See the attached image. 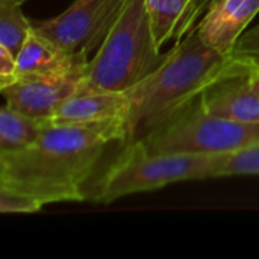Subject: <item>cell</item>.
<instances>
[{
	"mask_svg": "<svg viewBox=\"0 0 259 259\" xmlns=\"http://www.w3.org/2000/svg\"><path fill=\"white\" fill-rule=\"evenodd\" d=\"M140 141L150 153H231L259 143V123H240L212 115L196 99Z\"/></svg>",
	"mask_w": 259,
	"mask_h": 259,
	"instance_id": "obj_5",
	"label": "cell"
},
{
	"mask_svg": "<svg viewBox=\"0 0 259 259\" xmlns=\"http://www.w3.org/2000/svg\"><path fill=\"white\" fill-rule=\"evenodd\" d=\"M232 56L235 59L259 58V26L246 30L237 41Z\"/></svg>",
	"mask_w": 259,
	"mask_h": 259,
	"instance_id": "obj_17",
	"label": "cell"
},
{
	"mask_svg": "<svg viewBox=\"0 0 259 259\" xmlns=\"http://www.w3.org/2000/svg\"><path fill=\"white\" fill-rule=\"evenodd\" d=\"M121 124L71 126L49 123L38 140L26 149L0 153V190L33 199L39 205L82 202L85 182L91 178L103 149L124 143Z\"/></svg>",
	"mask_w": 259,
	"mask_h": 259,
	"instance_id": "obj_1",
	"label": "cell"
},
{
	"mask_svg": "<svg viewBox=\"0 0 259 259\" xmlns=\"http://www.w3.org/2000/svg\"><path fill=\"white\" fill-rule=\"evenodd\" d=\"M259 12V0H212L196 30L208 47L232 56L234 47Z\"/></svg>",
	"mask_w": 259,
	"mask_h": 259,
	"instance_id": "obj_9",
	"label": "cell"
},
{
	"mask_svg": "<svg viewBox=\"0 0 259 259\" xmlns=\"http://www.w3.org/2000/svg\"><path fill=\"white\" fill-rule=\"evenodd\" d=\"M21 5L14 0H0V46L17 56L26 42L32 23L24 17Z\"/></svg>",
	"mask_w": 259,
	"mask_h": 259,
	"instance_id": "obj_14",
	"label": "cell"
},
{
	"mask_svg": "<svg viewBox=\"0 0 259 259\" xmlns=\"http://www.w3.org/2000/svg\"><path fill=\"white\" fill-rule=\"evenodd\" d=\"M240 61H247V62H258V64H259V58H252V59H240Z\"/></svg>",
	"mask_w": 259,
	"mask_h": 259,
	"instance_id": "obj_20",
	"label": "cell"
},
{
	"mask_svg": "<svg viewBox=\"0 0 259 259\" xmlns=\"http://www.w3.org/2000/svg\"><path fill=\"white\" fill-rule=\"evenodd\" d=\"M237 67L234 56L212 50L193 29L175 44L159 68L126 91L129 114L123 146L143 140L161 121L199 99L211 83Z\"/></svg>",
	"mask_w": 259,
	"mask_h": 259,
	"instance_id": "obj_2",
	"label": "cell"
},
{
	"mask_svg": "<svg viewBox=\"0 0 259 259\" xmlns=\"http://www.w3.org/2000/svg\"><path fill=\"white\" fill-rule=\"evenodd\" d=\"M14 2H18V3H24L26 0H14Z\"/></svg>",
	"mask_w": 259,
	"mask_h": 259,
	"instance_id": "obj_21",
	"label": "cell"
},
{
	"mask_svg": "<svg viewBox=\"0 0 259 259\" xmlns=\"http://www.w3.org/2000/svg\"><path fill=\"white\" fill-rule=\"evenodd\" d=\"M152 32L159 49L168 41L184 39L202 14L206 0H144Z\"/></svg>",
	"mask_w": 259,
	"mask_h": 259,
	"instance_id": "obj_12",
	"label": "cell"
},
{
	"mask_svg": "<svg viewBox=\"0 0 259 259\" xmlns=\"http://www.w3.org/2000/svg\"><path fill=\"white\" fill-rule=\"evenodd\" d=\"M17 79V56L0 46V90L14 83Z\"/></svg>",
	"mask_w": 259,
	"mask_h": 259,
	"instance_id": "obj_18",
	"label": "cell"
},
{
	"mask_svg": "<svg viewBox=\"0 0 259 259\" xmlns=\"http://www.w3.org/2000/svg\"><path fill=\"white\" fill-rule=\"evenodd\" d=\"M129 99L126 91L77 93L62 102L47 118L52 124L106 126L121 124L126 132Z\"/></svg>",
	"mask_w": 259,
	"mask_h": 259,
	"instance_id": "obj_8",
	"label": "cell"
},
{
	"mask_svg": "<svg viewBox=\"0 0 259 259\" xmlns=\"http://www.w3.org/2000/svg\"><path fill=\"white\" fill-rule=\"evenodd\" d=\"M41 208L42 205H39L33 199H29L17 193L0 190V212L3 214H8V212L32 214V212H38Z\"/></svg>",
	"mask_w": 259,
	"mask_h": 259,
	"instance_id": "obj_16",
	"label": "cell"
},
{
	"mask_svg": "<svg viewBox=\"0 0 259 259\" xmlns=\"http://www.w3.org/2000/svg\"><path fill=\"white\" fill-rule=\"evenodd\" d=\"M223 156L225 153H150L141 141L127 143L96 182L90 197L99 203H111L182 181L219 178Z\"/></svg>",
	"mask_w": 259,
	"mask_h": 259,
	"instance_id": "obj_4",
	"label": "cell"
},
{
	"mask_svg": "<svg viewBox=\"0 0 259 259\" xmlns=\"http://www.w3.org/2000/svg\"><path fill=\"white\" fill-rule=\"evenodd\" d=\"M240 62H243L246 65L249 87L253 90V93L259 97V64L258 62H247V61H240Z\"/></svg>",
	"mask_w": 259,
	"mask_h": 259,
	"instance_id": "obj_19",
	"label": "cell"
},
{
	"mask_svg": "<svg viewBox=\"0 0 259 259\" xmlns=\"http://www.w3.org/2000/svg\"><path fill=\"white\" fill-rule=\"evenodd\" d=\"M144 0H127L111 32L87 64L77 93L129 91L165 61ZM76 93V94H77Z\"/></svg>",
	"mask_w": 259,
	"mask_h": 259,
	"instance_id": "obj_3",
	"label": "cell"
},
{
	"mask_svg": "<svg viewBox=\"0 0 259 259\" xmlns=\"http://www.w3.org/2000/svg\"><path fill=\"white\" fill-rule=\"evenodd\" d=\"M247 175H259V143L225 153L219 170V178Z\"/></svg>",
	"mask_w": 259,
	"mask_h": 259,
	"instance_id": "obj_15",
	"label": "cell"
},
{
	"mask_svg": "<svg viewBox=\"0 0 259 259\" xmlns=\"http://www.w3.org/2000/svg\"><path fill=\"white\" fill-rule=\"evenodd\" d=\"M199 102L212 115L240 123H259V97L249 87L247 68L240 61L234 71L211 83Z\"/></svg>",
	"mask_w": 259,
	"mask_h": 259,
	"instance_id": "obj_10",
	"label": "cell"
},
{
	"mask_svg": "<svg viewBox=\"0 0 259 259\" xmlns=\"http://www.w3.org/2000/svg\"><path fill=\"white\" fill-rule=\"evenodd\" d=\"M88 64V56L68 55L53 42L30 30L26 42L17 55V79L65 74Z\"/></svg>",
	"mask_w": 259,
	"mask_h": 259,
	"instance_id": "obj_11",
	"label": "cell"
},
{
	"mask_svg": "<svg viewBox=\"0 0 259 259\" xmlns=\"http://www.w3.org/2000/svg\"><path fill=\"white\" fill-rule=\"evenodd\" d=\"M47 124V118L23 114L5 103L0 109V153H12L29 147Z\"/></svg>",
	"mask_w": 259,
	"mask_h": 259,
	"instance_id": "obj_13",
	"label": "cell"
},
{
	"mask_svg": "<svg viewBox=\"0 0 259 259\" xmlns=\"http://www.w3.org/2000/svg\"><path fill=\"white\" fill-rule=\"evenodd\" d=\"M85 70L87 65L65 74L18 79L0 91L11 108L32 117L49 118L62 102L77 93Z\"/></svg>",
	"mask_w": 259,
	"mask_h": 259,
	"instance_id": "obj_7",
	"label": "cell"
},
{
	"mask_svg": "<svg viewBox=\"0 0 259 259\" xmlns=\"http://www.w3.org/2000/svg\"><path fill=\"white\" fill-rule=\"evenodd\" d=\"M127 0H74L50 20L30 21L32 29L68 55L88 56L99 49Z\"/></svg>",
	"mask_w": 259,
	"mask_h": 259,
	"instance_id": "obj_6",
	"label": "cell"
}]
</instances>
